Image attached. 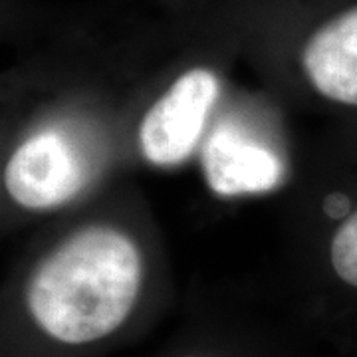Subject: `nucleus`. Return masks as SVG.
Masks as SVG:
<instances>
[{"label": "nucleus", "instance_id": "nucleus-4", "mask_svg": "<svg viewBox=\"0 0 357 357\" xmlns=\"http://www.w3.org/2000/svg\"><path fill=\"white\" fill-rule=\"evenodd\" d=\"M302 68L319 96L357 109V2L316 28L302 52Z\"/></svg>", "mask_w": 357, "mask_h": 357}, {"label": "nucleus", "instance_id": "nucleus-5", "mask_svg": "<svg viewBox=\"0 0 357 357\" xmlns=\"http://www.w3.org/2000/svg\"><path fill=\"white\" fill-rule=\"evenodd\" d=\"M201 165L208 187L220 197L272 191L284 175L280 159L268 147L227 128L206 139Z\"/></svg>", "mask_w": 357, "mask_h": 357}, {"label": "nucleus", "instance_id": "nucleus-2", "mask_svg": "<svg viewBox=\"0 0 357 357\" xmlns=\"http://www.w3.org/2000/svg\"><path fill=\"white\" fill-rule=\"evenodd\" d=\"M218 96V77L192 68L151 105L139 126L141 151L149 163L177 165L195 151L211 107Z\"/></svg>", "mask_w": 357, "mask_h": 357}, {"label": "nucleus", "instance_id": "nucleus-3", "mask_svg": "<svg viewBox=\"0 0 357 357\" xmlns=\"http://www.w3.org/2000/svg\"><path fill=\"white\" fill-rule=\"evenodd\" d=\"M86 171L70 143L56 131L36 133L16 149L4 171L6 191L24 208L40 211L70 201Z\"/></svg>", "mask_w": 357, "mask_h": 357}, {"label": "nucleus", "instance_id": "nucleus-1", "mask_svg": "<svg viewBox=\"0 0 357 357\" xmlns=\"http://www.w3.org/2000/svg\"><path fill=\"white\" fill-rule=\"evenodd\" d=\"M141 255L126 232L86 227L36 268L26 310L42 337L62 349H88L128 321L139 298Z\"/></svg>", "mask_w": 357, "mask_h": 357}, {"label": "nucleus", "instance_id": "nucleus-6", "mask_svg": "<svg viewBox=\"0 0 357 357\" xmlns=\"http://www.w3.org/2000/svg\"><path fill=\"white\" fill-rule=\"evenodd\" d=\"M181 357H208V356H203V354H187V356H181Z\"/></svg>", "mask_w": 357, "mask_h": 357}]
</instances>
